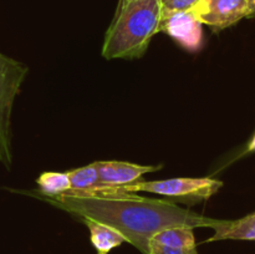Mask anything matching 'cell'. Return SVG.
Masks as SVG:
<instances>
[{"label":"cell","mask_w":255,"mask_h":254,"mask_svg":"<svg viewBox=\"0 0 255 254\" xmlns=\"http://www.w3.org/2000/svg\"><path fill=\"white\" fill-rule=\"evenodd\" d=\"M212 229L214 231V234L207 239L208 243L219 241L255 242V212L236 221L217 219Z\"/></svg>","instance_id":"ba28073f"},{"label":"cell","mask_w":255,"mask_h":254,"mask_svg":"<svg viewBox=\"0 0 255 254\" xmlns=\"http://www.w3.org/2000/svg\"><path fill=\"white\" fill-rule=\"evenodd\" d=\"M194 11L202 24L219 31L247 17V0H203Z\"/></svg>","instance_id":"8992f818"},{"label":"cell","mask_w":255,"mask_h":254,"mask_svg":"<svg viewBox=\"0 0 255 254\" xmlns=\"http://www.w3.org/2000/svg\"><path fill=\"white\" fill-rule=\"evenodd\" d=\"M29 67L0 52V162L6 168L12 164L11 112Z\"/></svg>","instance_id":"3957f363"},{"label":"cell","mask_w":255,"mask_h":254,"mask_svg":"<svg viewBox=\"0 0 255 254\" xmlns=\"http://www.w3.org/2000/svg\"><path fill=\"white\" fill-rule=\"evenodd\" d=\"M255 15V0H247V17Z\"/></svg>","instance_id":"9a60e30c"},{"label":"cell","mask_w":255,"mask_h":254,"mask_svg":"<svg viewBox=\"0 0 255 254\" xmlns=\"http://www.w3.org/2000/svg\"><path fill=\"white\" fill-rule=\"evenodd\" d=\"M40 196L55 197L71 189L66 172H44L36 179Z\"/></svg>","instance_id":"8fae6325"},{"label":"cell","mask_w":255,"mask_h":254,"mask_svg":"<svg viewBox=\"0 0 255 254\" xmlns=\"http://www.w3.org/2000/svg\"><path fill=\"white\" fill-rule=\"evenodd\" d=\"M66 174L70 179V184H71L70 191H85V189L94 188L97 186V181H99L95 163L70 169L66 172Z\"/></svg>","instance_id":"7c38bea8"},{"label":"cell","mask_w":255,"mask_h":254,"mask_svg":"<svg viewBox=\"0 0 255 254\" xmlns=\"http://www.w3.org/2000/svg\"><path fill=\"white\" fill-rule=\"evenodd\" d=\"M52 206L80 219H94L114 227L126 242L148 254L152 237L169 227L212 228L217 219L177 207L164 199L147 198L112 187L67 191L60 196L41 197Z\"/></svg>","instance_id":"6da1fadb"},{"label":"cell","mask_w":255,"mask_h":254,"mask_svg":"<svg viewBox=\"0 0 255 254\" xmlns=\"http://www.w3.org/2000/svg\"><path fill=\"white\" fill-rule=\"evenodd\" d=\"M151 242L162 246L182 247V248H196L193 228L189 227H169L159 231L152 237Z\"/></svg>","instance_id":"30bf717a"},{"label":"cell","mask_w":255,"mask_h":254,"mask_svg":"<svg viewBox=\"0 0 255 254\" xmlns=\"http://www.w3.org/2000/svg\"><path fill=\"white\" fill-rule=\"evenodd\" d=\"M128 1H131V0H120V2H119V5H117V6H120V5L126 4V2H128Z\"/></svg>","instance_id":"e0dca14e"},{"label":"cell","mask_w":255,"mask_h":254,"mask_svg":"<svg viewBox=\"0 0 255 254\" xmlns=\"http://www.w3.org/2000/svg\"><path fill=\"white\" fill-rule=\"evenodd\" d=\"M255 151V134L253 136V138H252L251 143L248 144V152H254Z\"/></svg>","instance_id":"2e32d148"},{"label":"cell","mask_w":255,"mask_h":254,"mask_svg":"<svg viewBox=\"0 0 255 254\" xmlns=\"http://www.w3.org/2000/svg\"><path fill=\"white\" fill-rule=\"evenodd\" d=\"M148 254H198V252H197V248L168 247L149 242Z\"/></svg>","instance_id":"5bb4252c"},{"label":"cell","mask_w":255,"mask_h":254,"mask_svg":"<svg viewBox=\"0 0 255 254\" xmlns=\"http://www.w3.org/2000/svg\"><path fill=\"white\" fill-rule=\"evenodd\" d=\"M203 0H167L162 4V16L171 12L194 10Z\"/></svg>","instance_id":"4fadbf2b"},{"label":"cell","mask_w":255,"mask_h":254,"mask_svg":"<svg viewBox=\"0 0 255 254\" xmlns=\"http://www.w3.org/2000/svg\"><path fill=\"white\" fill-rule=\"evenodd\" d=\"M97 169L96 187H112L122 188L125 186L139 181L142 177L149 172H156L161 166H142L121 161H99L94 162Z\"/></svg>","instance_id":"52a82bcc"},{"label":"cell","mask_w":255,"mask_h":254,"mask_svg":"<svg viewBox=\"0 0 255 254\" xmlns=\"http://www.w3.org/2000/svg\"><path fill=\"white\" fill-rule=\"evenodd\" d=\"M82 222L89 228L91 243L99 254H109L112 249L126 242L125 237L114 227L94 219H82Z\"/></svg>","instance_id":"9c48e42d"},{"label":"cell","mask_w":255,"mask_h":254,"mask_svg":"<svg viewBox=\"0 0 255 254\" xmlns=\"http://www.w3.org/2000/svg\"><path fill=\"white\" fill-rule=\"evenodd\" d=\"M161 20V0H131L117 6L105 35L102 56L107 60L142 57L159 32Z\"/></svg>","instance_id":"7a4b0ae2"},{"label":"cell","mask_w":255,"mask_h":254,"mask_svg":"<svg viewBox=\"0 0 255 254\" xmlns=\"http://www.w3.org/2000/svg\"><path fill=\"white\" fill-rule=\"evenodd\" d=\"M202 26L203 24L196 11L188 10L163 15L159 24V31L166 32L186 50L197 51L203 42Z\"/></svg>","instance_id":"5b68a950"},{"label":"cell","mask_w":255,"mask_h":254,"mask_svg":"<svg viewBox=\"0 0 255 254\" xmlns=\"http://www.w3.org/2000/svg\"><path fill=\"white\" fill-rule=\"evenodd\" d=\"M161 1H162V4H163V2H166L167 0H161Z\"/></svg>","instance_id":"ac0fdd59"},{"label":"cell","mask_w":255,"mask_h":254,"mask_svg":"<svg viewBox=\"0 0 255 254\" xmlns=\"http://www.w3.org/2000/svg\"><path fill=\"white\" fill-rule=\"evenodd\" d=\"M223 187V182L211 177H178L162 181H137L122 187L127 192H147L183 201L209 199Z\"/></svg>","instance_id":"277c9868"}]
</instances>
